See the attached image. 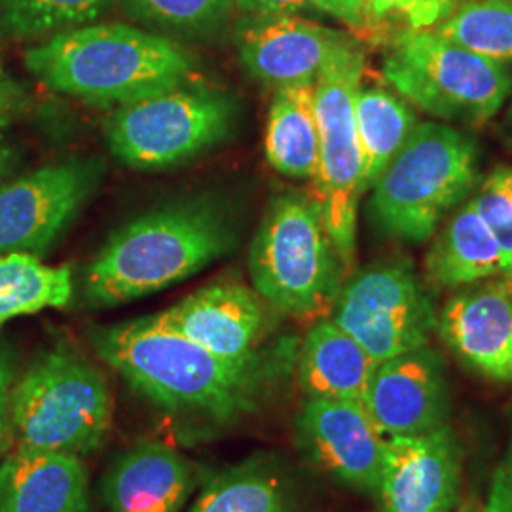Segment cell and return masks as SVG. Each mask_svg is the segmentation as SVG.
Here are the masks:
<instances>
[{"label":"cell","mask_w":512,"mask_h":512,"mask_svg":"<svg viewBox=\"0 0 512 512\" xmlns=\"http://www.w3.org/2000/svg\"><path fill=\"white\" fill-rule=\"evenodd\" d=\"M95 353L171 418L224 429L253 414L283 372V355L228 361L156 317L99 327Z\"/></svg>","instance_id":"obj_1"},{"label":"cell","mask_w":512,"mask_h":512,"mask_svg":"<svg viewBox=\"0 0 512 512\" xmlns=\"http://www.w3.org/2000/svg\"><path fill=\"white\" fill-rule=\"evenodd\" d=\"M238 219L219 196L154 207L118 228L84 274V300L114 308L202 272L238 243Z\"/></svg>","instance_id":"obj_2"},{"label":"cell","mask_w":512,"mask_h":512,"mask_svg":"<svg viewBox=\"0 0 512 512\" xmlns=\"http://www.w3.org/2000/svg\"><path fill=\"white\" fill-rule=\"evenodd\" d=\"M29 73L55 92L118 109L194 80L177 40L122 23H90L42 38L25 52Z\"/></svg>","instance_id":"obj_3"},{"label":"cell","mask_w":512,"mask_h":512,"mask_svg":"<svg viewBox=\"0 0 512 512\" xmlns=\"http://www.w3.org/2000/svg\"><path fill=\"white\" fill-rule=\"evenodd\" d=\"M478 183V148L463 131L420 122L370 188V220L387 238L427 243Z\"/></svg>","instance_id":"obj_4"},{"label":"cell","mask_w":512,"mask_h":512,"mask_svg":"<svg viewBox=\"0 0 512 512\" xmlns=\"http://www.w3.org/2000/svg\"><path fill=\"white\" fill-rule=\"evenodd\" d=\"M249 274L281 315L313 319L332 310L348 272L311 196L287 192L270 202L251 243Z\"/></svg>","instance_id":"obj_5"},{"label":"cell","mask_w":512,"mask_h":512,"mask_svg":"<svg viewBox=\"0 0 512 512\" xmlns=\"http://www.w3.org/2000/svg\"><path fill=\"white\" fill-rule=\"evenodd\" d=\"M110 425L109 384L76 349H48L16 378L12 427L18 448L84 458L105 444Z\"/></svg>","instance_id":"obj_6"},{"label":"cell","mask_w":512,"mask_h":512,"mask_svg":"<svg viewBox=\"0 0 512 512\" xmlns=\"http://www.w3.org/2000/svg\"><path fill=\"white\" fill-rule=\"evenodd\" d=\"M382 74L414 109L444 124L471 128L488 124L512 90L507 65L469 52L433 29L399 31L385 54Z\"/></svg>","instance_id":"obj_7"},{"label":"cell","mask_w":512,"mask_h":512,"mask_svg":"<svg viewBox=\"0 0 512 512\" xmlns=\"http://www.w3.org/2000/svg\"><path fill=\"white\" fill-rule=\"evenodd\" d=\"M236 118L230 95L192 80L114 109L105 135L122 164L165 169L220 145L234 131Z\"/></svg>","instance_id":"obj_8"},{"label":"cell","mask_w":512,"mask_h":512,"mask_svg":"<svg viewBox=\"0 0 512 512\" xmlns=\"http://www.w3.org/2000/svg\"><path fill=\"white\" fill-rule=\"evenodd\" d=\"M365 54L351 38L330 57L315 82L319 167L311 198L317 202L340 260L351 270L357 245L361 192V148L355 124V93L363 82Z\"/></svg>","instance_id":"obj_9"},{"label":"cell","mask_w":512,"mask_h":512,"mask_svg":"<svg viewBox=\"0 0 512 512\" xmlns=\"http://www.w3.org/2000/svg\"><path fill=\"white\" fill-rule=\"evenodd\" d=\"M330 319L380 363L429 346L437 330L433 298L408 260H385L351 275Z\"/></svg>","instance_id":"obj_10"},{"label":"cell","mask_w":512,"mask_h":512,"mask_svg":"<svg viewBox=\"0 0 512 512\" xmlns=\"http://www.w3.org/2000/svg\"><path fill=\"white\" fill-rule=\"evenodd\" d=\"M95 158L65 160L0 184V256L44 255L103 179Z\"/></svg>","instance_id":"obj_11"},{"label":"cell","mask_w":512,"mask_h":512,"mask_svg":"<svg viewBox=\"0 0 512 512\" xmlns=\"http://www.w3.org/2000/svg\"><path fill=\"white\" fill-rule=\"evenodd\" d=\"M302 452L325 475L361 494L376 495L385 437L365 404L306 399L294 420Z\"/></svg>","instance_id":"obj_12"},{"label":"cell","mask_w":512,"mask_h":512,"mask_svg":"<svg viewBox=\"0 0 512 512\" xmlns=\"http://www.w3.org/2000/svg\"><path fill=\"white\" fill-rule=\"evenodd\" d=\"M461 478L463 450L448 423L416 437L385 439L380 512H454Z\"/></svg>","instance_id":"obj_13"},{"label":"cell","mask_w":512,"mask_h":512,"mask_svg":"<svg viewBox=\"0 0 512 512\" xmlns=\"http://www.w3.org/2000/svg\"><path fill=\"white\" fill-rule=\"evenodd\" d=\"M349 40L342 31L300 16H245L236 29L243 67L272 90L315 84Z\"/></svg>","instance_id":"obj_14"},{"label":"cell","mask_w":512,"mask_h":512,"mask_svg":"<svg viewBox=\"0 0 512 512\" xmlns=\"http://www.w3.org/2000/svg\"><path fill=\"white\" fill-rule=\"evenodd\" d=\"M363 404L385 439L416 437L446 425L450 385L439 353L425 346L382 361Z\"/></svg>","instance_id":"obj_15"},{"label":"cell","mask_w":512,"mask_h":512,"mask_svg":"<svg viewBox=\"0 0 512 512\" xmlns=\"http://www.w3.org/2000/svg\"><path fill=\"white\" fill-rule=\"evenodd\" d=\"M270 310L255 289L236 281H219L156 317L211 353L247 363L268 355L260 346L270 327Z\"/></svg>","instance_id":"obj_16"},{"label":"cell","mask_w":512,"mask_h":512,"mask_svg":"<svg viewBox=\"0 0 512 512\" xmlns=\"http://www.w3.org/2000/svg\"><path fill=\"white\" fill-rule=\"evenodd\" d=\"M437 332L469 370L512 384V291L499 277L450 296L437 313Z\"/></svg>","instance_id":"obj_17"},{"label":"cell","mask_w":512,"mask_h":512,"mask_svg":"<svg viewBox=\"0 0 512 512\" xmlns=\"http://www.w3.org/2000/svg\"><path fill=\"white\" fill-rule=\"evenodd\" d=\"M194 490L190 461L162 442H139L110 465L101 495L109 512H181Z\"/></svg>","instance_id":"obj_18"},{"label":"cell","mask_w":512,"mask_h":512,"mask_svg":"<svg viewBox=\"0 0 512 512\" xmlns=\"http://www.w3.org/2000/svg\"><path fill=\"white\" fill-rule=\"evenodd\" d=\"M0 512H90L84 461L16 448L0 459Z\"/></svg>","instance_id":"obj_19"},{"label":"cell","mask_w":512,"mask_h":512,"mask_svg":"<svg viewBox=\"0 0 512 512\" xmlns=\"http://www.w3.org/2000/svg\"><path fill=\"white\" fill-rule=\"evenodd\" d=\"M378 365L380 361L332 319H319L300 346L296 376L306 399L363 403Z\"/></svg>","instance_id":"obj_20"},{"label":"cell","mask_w":512,"mask_h":512,"mask_svg":"<svg viewBox=\"0 0 512 512\" xmlns=\"http://www.w3.org/2000/svg\"><path fill=\"white\" fill-rule=\"evenodd\" d=\"M425 279L433 289L454 291L501 275V256L492 232L469 200L454 209L427 251Z\"/></svg>","instance_id":"obj_21"},{"label":"cell","mask_w":512,"mask_h":512,"mask_svg":"<svg viewBox=\"0 0 512 512\" xmlns=\"http://www.w3.org/2000/svg\"><path fill=\"white\" fill-rule=\"evenodd\" d=\"M268 164L277 173L313 181L319 167V124L315 84L275 90L264 139Z\"/></svg>","instance_id":"obj_22"},{"label":"cell","mask_w":512,"mask_h":512,"mask_svg":"<svg viewBox=\"0 0 512 512\" xmlns=\"http://www.w3.org/2000/svg\"><path fill=\"white\" fill-rule=\"evenodd\" d=\"M190 512H296V499L281 463L255 456L213 476Z\"/></svg>","instance_id":"obj_23"},{"label":"cell","mask_w":512,"mask_h":512,"mask_svg":"<svg viewBox=\"0 0 512 512\" xmlns=\"http://www.w3.org/2000/svg\"><path fill=\"white\" fill-rule=\"evenodd\" d=\"M353 107L363 162L361 192L365 194L399 154L420 120L399 93L363 82L357 88Z\"/></svg>","instance_id":"obj_24"},{"label":"cell","mask_w":512,"mask_h":512,"mask_svg":"<svg viewBox=\"0 0 512 512\" xmlns=\"http://www.w3.org/2000/svg\"><path fill=\"white\" fill-rule=\"evenodd\" d=\"M73 272L48 266L37 255L0 256V325L48 308H65L73 300Z\"/></svg>","instance_id":"obj_25"},{"label":"cell","mask_w":512,"mask_h":512,"mask_svg":"<svg viewBox=\"0 0 512 512\" xmlns=\"http://www.w3.org/2000/svg\"><path fill=\"white\" fill-rule=\"evenodd\" d=\"M433 31L469 52L512 65V0H465Z\"/></svg>","instance_id":"obj_26"},{"label":"cell","mask_w":512,"mask_h":512,"mask_svg":"<svg viewBox=\"0 0 512 512\" xmlns=\"http://www.w3.org/2000/svg\"><path fill=\"white\" fill-rule=\"evenodd\" d=\"M116 0H0V29L16 40L48 38L103 18Z\"/></svg>","instance_id":"obj_27"},{"label":"cell","mask_w":512,"mask_h":512,"mask_svg":"<svg viewBox=\"0 0 512 512\" xmlns=\"http://www.w3.org/2000/svg\"><path fill=\"white\" fill-rule=\"evenodd\" d=\"M141 23L181 37L207 38L222 33L234 18V0H116Z\"/></svg>","instance_id":"obj_28"},{"label":"cell","mask_w":512,"mask_h":512,"mask_svg":"<svg viewBox=\"0 0 512 512\" xmlns=\"http://www.w3.org/2000/svg\"><path fill=\"white\" fill-rule=\"evenodd\" d=\"M471 202L497 243L501 256L499 279L512 291V167L499 165L492 169Z\"/></svg>","instance_id":"obj_29"},{"label":"cell","mask_w":512,"mask_h":512,"mask_svg":"<svg viewBox=\"0 0 512 512\" xmlns=\"http://www.w3.org/2000/svg\"><path fill=\"white\" fill-rule=\"evenodd\" d=\"M18 378V357L10 344H0V459L14 442L12 389Z\"/></svg>","instance_id":"obj_30"},{"label":"cell","mask_w":512,"mask_h":512,"mask_svg":"<svg viewBox=\"0 0 512 512\" xmlns=\"http://www.w3.org/2000/svg\"><path fill=\"white\" fill-rule=\"evenodd\" d=\"M482 512H512V404L509 414V442L495 467Z\"/></svg>","instance_id":"obj_31"},{"label":"cell","mask_w":512,"mask_h":512,"mask_svg":"<svg viewBox=\"0 0 512 512\" xmlns=\"http://www.w3.org/2000/svg\"><path fill=\"white\" fill-rule=\"evenodd\" d=\"M418 0H365L363 4V29H378L384 27L389 21L403 19L406 21V29L410 27V21L414 18Z\"/></svg>","instance_id":"obj_32"},{"label":"cell","mask_w":512,"mask_h":512,"mask_svg":"<svg viewBox=\"0 0 512 512\" xmlns=\"http://www.w3.org/2000/svg\"><path fill=\"white\" fill-rule=\"evenodd\" d=\"M245 16H298L315 10L313 0H234Z\"/></svg>","instance_id":"obj_33"},{"label":"cell","mask_w":512,"mask_h":512,"mask_svg":"<svg viewBox=\"0 0 512 512\" xmlns=\"http://www.w3.org/2000/svg\"><path fill=\"white\" fill-rule=\"evenodd\" d=\"M27 95L18 80L10 76L0 78V131L12 126L25 110Z\"/></svg>","instance_id":"obj_34"},{"label":"cell","mask_w":512,"mask_h":512,"mask_svg":"<svg viewBox=\"0 0 512 512\" xmlns=\"http://www.w3.org/2000/svg\"><path fill=\"white\" fill-rule=\"evenodd\" d=\"M465 0H418L408 29H433L448 18Z\"/></svg>","instance_id":"obj_35"},{"label":"cell","mask_w":512,"mask_h":512,"mask_svg":"<svg viewBox=\"0 0 512 512\" xmlns=\"http://www.w3.org/2000/svg\"><path fill=\"white\" fill-rule=\"evenodd\" d=\"M317 12H325L332 18L346 23L355 31H363V4L365 0H313Z\"/></svg>","instance_id":"obj_36"},{"label":"cell","mask_w":512,"mask_h":512,"mask_svg":"<svg viewBox=\"0 0 512 512\" xmlns=\"http://www.w3.org/2000/svg\"><path fill=\"white\" fill-rule=\"evenodd\" d=\"M19 164V148L0 131V184L6 183Z\"/></svg>","instance_id":"obj_37"},{"label":"cell","mask_w":512,"mask_h":512,"mask_svg":"<svg viewBox=\"0 0 512 512\" xmlns=\"http://www.w3.org/2000/svg\"><path fill=\"white\" fill-rule=\"evenodd\" d=\"M454 512H482V509L476 505V501L473 499H469V501H465V503H461L458 509Z\"/></svg>","instance_id":"obj_38"},{"label":"cell","mask_w":512,"mask_h":512,"mask_svg":"<svg viewBox=\"0 0 512 512\" xmlns=\"http://www.w3.org/2000/svg\"><path fill=\"white\" fill-rule=\"evenodd\" d=\"M2 76H6V71H4V61H2V54H0V78Z\"/></svg>","instance_id":"obj_39"}]
</instances>
